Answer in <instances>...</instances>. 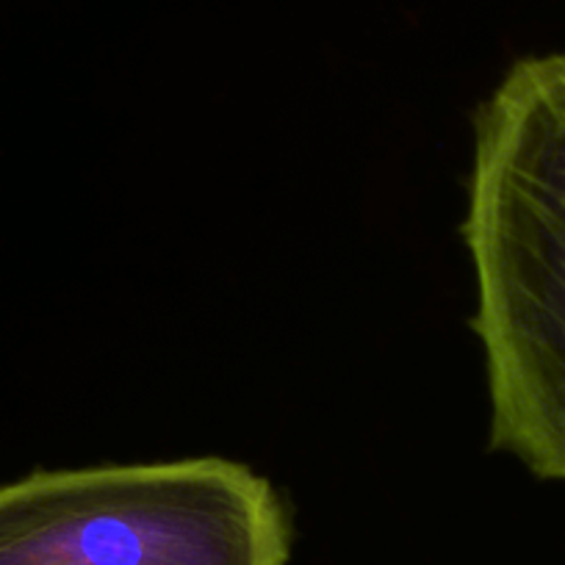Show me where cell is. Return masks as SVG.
I'll list each match as a JSON object with an SVG mask.
<instances>
[{
    "mask_svg": "<svg viewBox=\"0 0 565 565\" xmlns=\"http://www.w3.org/2000/svg\"><path fill=\"white\" fill-rule=\"evenodd\" d=\"M460 236L488 447L565 482V51L519 58L477 103Z\"/></svg>",
    "mask_w": 565,
    "mask_h": 565,
    "instance_id": "obj_1",
    "label": "cell"
},
{
    "mask_svg": "<svg viewBox=\"0 0 565 565\" xmlns=\"http://www.w3.org/2000/svg\"><path fill=\"white\" fill-rule=\"evenodd\" d=\"M277 488L227 458L47 469L0 486V565H289Z\"/></svg>",
    "mask_w": 565,
    "mask_h": 565,
    "instance_id": "obj_2",
    "label": "cell"
}]
</instances>
